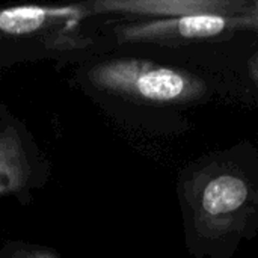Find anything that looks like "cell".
I'll use <instances>...</instances> for the list:
<instances>
[{"instance_id":"obj_1","label":"cell","mask_w":258,"mask_h":258,"mask_svg":"<svg viewBox=\"0 0 258 258\" xmlns=\"http://www.w3.org/2000/svg\"><path fill=\"white\" fill-rule=\"evenodd\" d=\"M89 79L98 89L151 101L175 100L186 89V80L177 71L135 59L101 62L89 71Z\"/></svg>"},{"instance_id":"obj_2","label":"cell","mask_w":258,"mask_h":258,"mask_svg":"<svg viewBox=\"0 0 258 258\" xmlns=\"http://www.w3.org/2000/svg\"><path fill=\"white\" fill-rule=\"evenodd\" d=\"M83 15L76 6H15L0 9V36H32L73 27Z\"/></svg>"},{"instance_id":"obj_3","label":"cell","mask_w":258,"mask_h":258,"mask_svg":"<svg viewBox=\"0 0 258 258\" xmlns=\"http://www.w3.org/2000/svg\"><path fill=\"white\" fill-rule=\"evenodd\" d=\"M29 177L21 141L14 130L0 133V195L20 190Z\"/></svg>"},{"instance_id":"obj_4","label":"cell","mask_w":258,"mask_h":258,"mask_svg":"<svg viewBox=\"0 0 258 258\" xmlns=\"http://www.w3.org/2000/svg\"><path fill=\"white\" fill-rule=\"evenodd\" d=\"M248 198L246 184L236 177L222 175L212 180L203 194V207L210 215L237 210Z\"/></svg>"},{"instance_id":"obj_5","label":"cell","mask_w":258,"mask_h":258,"mask_svg":"<svg viewBox=\"0 0 258 258\" xmlns=\"http://www.w3.org/2000/svg\"><path fill=\"white\" fill-rule=\"evenodd\" d=\"M174 26L184 38H206L221 33L227 26V20L215 14L184 15L178 18Z\"/></svg>"},{"instance_id":"obj_6","label":"cell","mask_w":258,"mask_h":258,"mask_svg":"<svg viewBox=\"0 0 258 258\" xmlns=\"http://www.w3.org/2000/svg\"><path fill=\"white\" fill-rule=\"evenodd\" d=\"M6 258H56L50 252H44V251H20L15 252L14 255Z\"/></svg>"}]
</instances>
